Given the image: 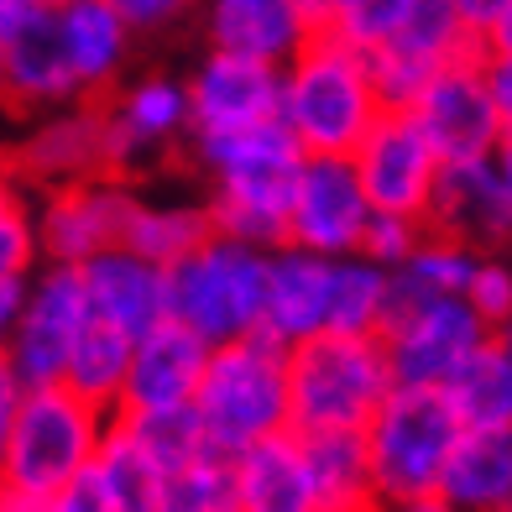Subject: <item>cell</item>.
<instances>
[{"label":"cell","mask_w":512,"mask_h":512,"mask_svg":"<svg viewBox=\"0 0 512 512\" xmlns=\"http://www.w3.org/2000/svg\"><path fill=\"white\" fill-rule=\"evenodd\" d=\"M194 152L209 173V209L220 236L256 251L288 246V209L309 162L304 142L283 121H267L236 136H199Z\"/></svg>","instance_id":"cell-1"},{"label":"cell","mask_w":512,"mask_h":512,"mask_svg":"<svg viewBox=\"0 0 512 512\" xmlns=\"http://www.w3.org/2000/svg\"><path fill=\"white\" fill-rule=\"evenodd\" d=\"M382 89L371 53L351 48L335 32H314L283 63V121L309 157H356L366 131L382 121Z\"/></svg>","instance_id":"cell-2"},{"label":"cell","mask_w":512,"mask_h":512,"mask_svg":"<svg viewBox=\"0 0 512 512\" xmlns=\"http://www.w3.org/2000/svg\"><path fill=\"white\" fill-rule=\"evenodd\" d=\"M110 418L115 413L84 403L74 387H27L21 408L0 424V492L53 502L95 465Z\"/></svg>","instance_id":"cell-3"},{"label":"cell","mask_w":512,"mask_h":512,"mask_svg":"<svg viewBox=\"0 0 512 512\" xmlns=\"http://www.w3.org/2000/svg\"><path fill=\"white\" fill-rule=\"evenodd\" d=\"M215 455L236 460L256 439L293 429V392H288V345L256 330L246 340L215 345L194 398Z\"/></svg>","instance_id":"cell-4"},{"label":"cell","mask_w":512,"mask_h":512,"mask_svg":"<svg viewBox=\"0 0 512 512\" xmlns=\"http://www.w3.org/2000/svg\"><path fill=\"white\" fill-rule=\"evenodd\" d=\"M398 387L382 335H345L324 330L314 340L288 345V392H293V429H366L387 392Z\"/></svg>","instance_id":"cell-5"},{"label":"cell","mask_w":512,"mask_h":512,"mask_svg":"<svg viewBox=\"0 0 512 512\" xmlns=\"http://www.w3.org/2000/svg\"><path fill=\"white\" fill-rule=\"evenodd\" d=\"M267 272L272 251L215 236L168 267V319L189 324L209 345L246 340L267 319Z\"/></svg>","instance_id":"cell-6"},{"label":"cell","mask_w":512,"mask_h":512,"mask_svg":"<svg viewBox=\"0 0 512 512\" xmlns=\"http://www.w3.org/2000/svg\"><path fill=\"white\" fill-rule=\"evenodd\" d=\"M460 413L445 387H392L366 424L371 471L382 497H434L460 445Z\"/></svg>","instance_id":"cell-7"},{"label":"cell","mask_w":512,"mask_h":512,"mask_svg":"<svg viewBox=\"0 0 512 512\" xmlns=\"http://www.w3.org/2000/svg\"><path fill=\"white\" fill-rule=\"evenodd\" d=\"M89 324V293L84 272L63 262H42L32 277V298L6 330V356L0 366L16 371L21 387H63L74 340Z\"/></svg>","instance_id":"cell-8"},{"label":"cell","mask_w":512,"mask_h":512,"mask_svg":"<svg viewBox=\"0 0 512 512\" xmlns=\"http://www.w3.org/2000/svg\"><path fill=\"white\" fill-rule=\"evenodd\" d=\"M486 335L492 324L465 293H429L382 330L398 387H450Z\"/></svg>","instance_id":"cell-9"},{"label":"cell","mask_w":512,"mask_h":512,"mask_svg":"<svg viewBox=\"0 0 512 512\" xmlns=\"http://www.w3.org/2000/svg\"><path fill=\"white\" fill-rule=\"evenodd\" d=\"M6 173L11 183H21L32 194L105 178L110 173V105L74 100V105H58L53 115H42L21 142H11Z\"/></svg>","instance_id":"cell-10"},{"label":"cell","mask_w":512,"mask_h":512,"mask_svg":"<svg viewBox=\"0 0 512 512\" xmlns=\"http://www.w3.org/2000/svg\"><path fill=\"white\" fill-rule=\"evenodd\" d=\"M356 168L377 209L429 225L439 178H445V157H439V147L429 142V131L418 126L413 110H382V121L356 147Z\"/></svg>","instance_id":"cell-11"},{"label":"cell","mask_w":512,"mask_h":512,"mask_svg":"<svg viewBox=\"0 0 512 512\" xmlns=\"http://www.w3.org/2000/svg\"><path fill=\"white\" fill-rule=\"evenodd\" d=\"M136 204H142V194L131 189V178H110V173L37 194L42 262L84 267L89 256H100L110 246H126Z\"/></svg>","instance_id":"cell-12"},{"label":"cell","mask_w":512,"mask_h":512,"mask_svg":"<svg viewBox=\"0 0 512 512\" xmlns=\"http://www.w3.org/2000/svg\"><path fill=\"white\" fill-rule=\"evenodd\" d=\"M0 84L21 110H58L84 100L58 11H42L32 0H0Z\"/></svg>","instance_id":"cell-13"},{"label":"cell","mask_w":512,"mask_h":512,"mask_svg":"<svg viewBox=\"0 0 512 512\" xmlns=\"http://www.w3.org/2000/svg\"><path fill=\"white\" fill-rule=\"evenodd\" d=\"M418 126L429 131V142L439 147L445 162H481L497 157V147L507 142L502 110L486 79V53H471L424 84V95L413 100Z\"/></svg>","instance_id":"cell-14"},{"label":"cell","mask_w":512,"mask_h":512,"mask_svg":"<svg viewBox=\"0 0 512 512\" xmlns=\"http://www.w3.org/2000/svg\"><path fill=\"white\" fill-rule=\"evenodd\" d=\"M377 215L356 157H309L288 209V241L319 256H361L366 225Z\"/></svg>","instance_id":"cell-15"},{"label":"cell","mask_w":512,"mask_h":512,"mask_svg":"<svg viewBox=\"0 0 512 512\" xmlns=\"http://www.w3.org/2000/svg\"><path fill=\"white\" fill-rule=\"evenodd\" d=\"M189 105H194V142L199 136H236L251 126L277 121L283 110V68L241 53L209 48L189 79Z\"/></svg>","instance_id":"cell-16"},{"label":"cell","mask_w":512,"mask_h":512,"mask_svg":"<svg viewBox=\"0 0 512 512\" xmlns=\"http://www.w3.org/2000/svg\"><path fill=\"white\" fill-rule=\"evenodd\" d=\"M209 356H215V345H209L204 335H194L189 324H178V319L152 324V330L136 340L121 413H147V408H183V403H194Z\"/></svg>","instance_id":"cell-17"},{"label":"cell","mask_w":512,"mask_h":512,"mask_svg":"<svg viewBox=\"0 0 512 512\" xmlns=\"http://www.w3.org/2000/svg\"><path fill=\"white\" fill-rule=\"evenodd\" d=\"M429 230L460 236L481 251H497L512 241V189L497 168V157L445 162V178H439V194L429 209Z\"/></svg>","instance_id":"cell-18"},{"label":"cell","mask_w":512,"mask_h":512,"mask_svg":"<svg viewBox=\"0 0 512 512\" xmlns=\"http://www.w3.org/2000/svg\"><path fill=\"white\" fill-rule=\"evenodd\" d=\"M230 492H236V512H324L298 429L256 439L230 460Z\"/></svg>","instance_id":"cell-19"},{"label":"cell","mask_w":512,"mask_h":512,"mask_svg":"<svg viewBox=\"0 0 512 512\" xmlns=\"http://www.w3.org/2000/svg\"><path fill=\"white\" fill-rule=\"evenodd\" d=\"M84 272V293H89V314L121 324L126 335L142 340L152 324L168 319V267L147 262L131 246H110L100 256H89L79 267Z\"/></svg>","instance_id":"cell-20"},{"label":"cell","mask_w":512,"mask_h":512,"mask_svg":"<svg viewBox=\"0 0 512 512\" xmlns=\"http://www.w3.org/2000/svg\"><path fill=\"white\" fill-rule=\"evenodd\" d=\"M330 277H335V256H319L304 246H277L272 251V272H267V319L262 330L277 335L283 345L314 340L330 330Z\"/></svg>","instance_id":"cell-21"},{"label":"cell","mask_w":512,"mask_h":512,"mask_svg":"<svg viewBox=\"0 0 512 512\" xmlns=\"http://www.w3.org/2000/svg\"><path fill=\"white\" fill-rule=\"evenodd\" d=\"M204 32H209V48L262 58L277 68L314 37L298 0H209Z\"/></svg>","instance_id":"cell-22"},{"label":"cell","mask_w":512,"mask_h":512,"mask_svg":"<svg viewBox=\"0 0 512 512\" xmlns=\"http://www.w3.org/2000/svg\"><path fill=\"white\" fill-rule=\"evenodd\" d=\"M439 497L455 512H512V424L465 429L445 465Z\"/></svg>","instance_id":"cell-23"},{"label":"cell","mask_w":512,"mask_h":512,"mask_svg":"<svg viewBox=\"0 0 512 512\" xmlns=\"http://www.w3.org/2000/svg\"><path fill=\"white\" fill-rule=\"evenodd\" d=\"M58 21H63V48H68V63H74L79 89L84 95H105L115 74H121L136 27L110 0H74V6L58 11Z\"/></svg>","instance_id":"cell-24"},{"label":"cell","mask_w":512,"mask_h":512,"mask_svg":"<svg viewBox=\"0 0 512 512\" xmlns=\"http://www.w3.org/2000/svg\"><path fill=\"white\" fill-rule=\"evenodd\" d=\"M304 450H309V471H314V486H319L324 512H371V507L382 502L377 471H371L366 429L304 434Z\"/></svg>","instance_id":"cell-25"},{"label":"cell","mask_w":512,"mask_h":512,"mask_svg":"<svg viewBox=\"0 0 512 512\" xmlns=\"http://www.w3.org/2000/svg\"><path fill=\"white\" fill-rule=\"evenodd\" d=\"M131 356H136V335H126L121 324L89 314V324H84L79 340H74V356H68L63 387H74L84 403H95L105 413H121L126 377H131Z\"/></svg>","instance_id":"cell-26"},{"label":"cell","mask_w":512,"mask_h":512,"mask_svg":"<svg viewBox=\"0 0 512 512\" xmlns=\"http://www.w3.org/2000/svg\"><path fill=\"white\" fill-rule=\"evenodd\" d=\"M445 392L465 429L512 424V324H502V330L481 340V351L460 366V377Z\"/></svg>","instance_id":"cell-27"},{"label":"cell","mask_w":512,"mask_h":512,"mask_svg":"<svg viewBox=\"0 0 512 512\" xmlns=\"http://www.w3.org/2000/svg\"><path fill=\"white\" fill-rule=\"evenodd\" d=\"M220 230H215V209L204 204H183V199H142L131 215L126 230V246L142 251L147 262L157 267H173L183 256H194L199 246H209Z\"/></svg>","instance_id":"cell-28"},{"label":"cell","mask_w":512,"mask_h":512,"mask_svg":"<svg viewBox=\"0 0 512 512\" xmlns=\"http://www.w3.org/2000/svg\"><path fill=\"white\" fill-rule=\"evenodd\" d=\"M95 476L110 492L115 512H157V497H162V481L168 471L142 450V439L131 434V424L121 413L110 418V429L100 439V455H95Z\"/></svg>","instance_id":"cell-29"},{"label":"cell","mask_w":512,"mask_h":512,"mask_svg":"<svg viewBox=\"0 0 512 512\" xmlns=\"http://www.w3.org/2000/svg\"><path fill=\"white\" fill-rule=\"evenodd\" d=\"M387 293H392V272L387 267H377L371 256H335L330 330L382 335V324H387Z\"/></svg>","instance_id":"cell-30"},{"label":"cell","mask_w":512,"mask_h":512,"mask_svg":"<svg viewBox=\"0 0 512 512\" xmlns=\"http://www.w3.org/2000/svg\"><path fill=\"white\" fill-rule=\"evenodd\" d=\"M131 434L142 439V450L162 465V471H189V465L209 460L215 455V445H209V429H204V418L194 403H183V408H147V413H121ZM225 460V455H220Z\"/></svg>","instance_id":"cell-31"},{"label":"cell","mask_w":512,"mask_h":512,"mask_svg":"<svg viewBox=\"0 0 512 512\" xmlns=\"http://www.w3.org/2000/svg\"><path fill=\"white\" fill-rule=\"evenodd\" d=\"M115 115L142 136V142L157 152L168 147L178 131H194V105H189V84H178L168 74L136 79L121 100H115Z\"/></svg>","instance_id":"cell-32"},{"label":"cell","mask_w":512,"mask_h":512,"mask_svg":"<svg viewBox=\"0 0 512 512\" xmlns=\"http://www.w3.org/2000/svg\"><path fill=\"white\" fill-rule=\"evenodd\" d=\"M481 246L471 241H460V236H445V230H429L424 246L413 251V262L403 267L418 288H429V293H465L471 288V277L481 267Z\"/></svg>","instance_id":"cell-33"},{"label":"cell","mask_w":512,"mask_h":512,"mask_svg":"<svg viewBox=\"0 0 512 512\" xmlns=\"http://www.w3.org/2000/svg\"><path fill=\"white\" fill-rule=\"evenodd\" d=\"M157 512H236V492H230V460L209 455L189 471H173L162 481Z\"/></svg>","instance_id":"cell-34"},{"label":"cell","mask_w":512,"mask_h":512,"mask_svg":"<svg viewBox=\"0 0 512 512\" xmlns=\"http://www.w3.org/2000/svg\"><path fill=\"white\" fill-rule=\"evenodd\" d=\"M42 262V230H37V194L6 183L0 194V272H32Z\"/></svg>","instance_id":"cell-35"},{"label":"cell","mask_w":512,"mask_h":512,"mask_svg":"<svg viewBox=\"0 0 512 512\" xmlns=\"http://www.w3.org/2000/svg\"><path fill=\"white\" fill-rule=\"evenodd\" d=\"M413 6L418 0H340L330 32L345 37L361 53H377V48H387V42L398 37V27L408 21Z\"/></svg>","instance_id":"cell-36"},{"label":"cell","mask_w":512,"mask_h":512,"mask_svg":"<svg viewBox=\"0 0 512 512\" xmlns=\"http://www.w3.org/2000/svg\"><path fill=\"white\" fill-rule=\"evenodd\" d=\"M424 236H429L424 220H408V215H387V209H377L371 225H366L361 256H371V262L387 267V272H398V267L413 262V251L424 246Z\"/></svg>","instance_id":"cell-37"},{"label":"cell","mask_w":512,"mask_h":512,"mask_svg":"<svg viewBox=\"0 0 512 512\" xmlns=\"http://www.w3.org/2000/svg\"><path fill=\"white\" fill-rule=\"evenodd\" d=\"M465 298L481 309V319L492 324V330H502V324H512V262L497 251L481 256V267L471 277V288H465Z\"/></svg>","instance_id":"cell-38"},{"label":"cell","mask_w":512,"mask_h":512,"mask_svg":"<svg viewBox=\"0 0 512 512\" xmlns=\"http://www.w3.org/2000/svg\"><path fill=\"white\" fill-rule=\"evenodd\" d=\"M48 512H115V502H110V492L100 486L95 465H89L84 476H74V481H68L63 492L48 502Z\"/></svg>","instance_id":"cell-39"},{"label":"cell","mask_w":512,"mask_h":512,"mask_svg":"<svg viewBox=\"0 0 512 512\" xmlns=\"http://www.w3.org/2000/svg\"><path fill=\"white\" fill-rule=\"evenodd\" d=\"M115 11H121L136 32H152V27H168L178 11H189L194 0H110Z\"/></svg>","instance_id":"cell-40"},{"label":"cell","mask_w":512,"mask_h":512,"mask_svg":"<svg viewBox=\"0 0 512 512\" xmlns=\"http://www.w3.org/2000/svg\"><path fill=\"white\" fill-rule=\"evenodd\" d=\"M455 11H460V21H465V32H471L481 48H486V42H492V32L507 21L512 0H455Z\"/></svg>","instance_id":"cell-41"},{"label":"cell","mask_w":512,"mask_h":512,"mask_svg":"<svg viewBox=\"0 0 512 512\" xmlns=\"http://www.w3.org/2000/svg\"><path fill=\"white\" fill-rule=\"evenodd\" d=\"M32 277L37 272H0V324H16V314L27 309V298H32Z\"/></svg>","instance_id":"cell-42"},{"label":"cell","mask_w":512,"mask_h":512,"mask_svg":"<svg viewBox=\"0 0 512 512\" xmlns=\"http://www.w3.org/2000/svg\"><path fill=\"white\" fill-rule=\"evenodd\" d=\"M486 79H492V95H497V110H502V126H507V136H512V58L486 53Z\"/></svg>","instance_id":"cell-43"},{"label":"cell","mask_w":512,"mask_h":512,"mask_svg":"<svg viewBox=\"0 0 512 512\" xmlns=\"http://www.w3.org/2000/svg\"><path fill=\"white\" fill-rule=\"evenodd\" d=\"M371 512H455V507L434 492V497H382Z\"/></svg>","instance_id":"cell-44"},{"label":"cell","mask_w":512,"mask_h":512,"mask_svg":"<svg viewBox=\"0 0 512 512\" xmlns=\"http://www.w3.org/2000/svg\"><path fill=\"white\" fill-rule=\"evenodd\" d=\"M298 11H304V21H309L314 32H330V27H335L340 0H298Z\"/></svg>","instance_id":"cell-45"},{"label":"cell","mask_w":512,"mask_h":512,"mask_svg":"<svg viewBox=\"0 0 512 512\" xmlns=\"http://www.w3.org/2000/svg\"><path fill=\"white\" fill-rule=\"evenodd\" d=\"M486 53H497V58H512V11H507V21L492 32V42H486Z\"/></svg>","instance_id":"cell-46"},{"label":"cell","mask_w":512,"mask_h":512,"mask_svg":"<svg viewBox=\"0 0 512 512\" xmlns=\"http://www.w3.org/2000/svg\"><path fill=\"white\" fill-rule=\"evenodd\" d=\"M0 512H48V502H32V497H11V492H0Z\"/></svg>","instance_id":"cell-47"},{"label":"cell","mask_w":512,"mask_h":512,"mask_svg":"<svg viewBox=\"0 0 512 512\" xmlns=\"http://www.w3.org/2000/svg\"><path fill=\"white\" fill-rule=\"evenodd\" d=\"M497 168H502V178H507V189H512V136L497 147Z\"/></svg>","instance_id":"cell-48"},{"label":"cell","mask_w":512,"mask_h":512,"mask_svg":"<svg viewBox=\"0 0 512 512\" xmlns=\"http://www.w3.org/2000/svg\"><path fill=\"white\" fill-rule=\"evenodd\" d=\"M32 6H42V11H63V6H74V0H32Z\"/></svg>","instance_id":"cell-49"}]
</instances>
